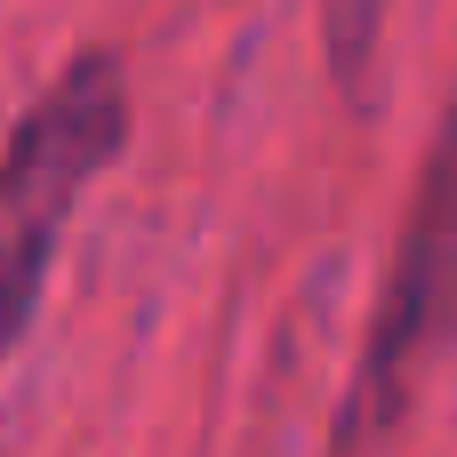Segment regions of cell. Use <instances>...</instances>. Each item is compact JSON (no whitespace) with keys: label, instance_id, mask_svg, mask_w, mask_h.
<instances>
[{"label":"cell","instance_id":"cell-1","mask_svg":"<svg viewBox=\"0 0 457 457\" xmlns=\"http://www.w3.org/2000/svg\"><path fill=\"white\" fill-rule=\"evenodd\" d=\"M120 145H129V80L104 48H80L8 129L0 145V370L40 313L72 209L120 161Z\"/></svg>","mask_w":457,"mask_h":457},{"label":"cell","instance_id":"cell-2","mask_svg":"<svg viewBox=\"0 0 457 457\" xmlns=\"http://www.w3.org/2000/svg\"><path fill=\"white\" fill-rule=\"evenodd\" d=\"M457 345V88L442 104V129L418 161L410 209H402V241L386 265V289L370 305L361 329V361L337 410L329 457H378L386 434L410 418L418 386L434 378V361Z\"/></svg>","mask_w":457,"mask_h":457},{"label":"cell","instance_id":"cell-3","mask_svg":"<svg viewBox=\"0 0 457 457\" xmlns=\"http://www.w3.org/2000/svg\"><path fill=\"white\" fill-rule=\"evenodd\" d=\"M386 8L394 0H321V40H329V72L337 88H361L386 40Z\"/></svg>","mask_w":457,"mask_h":457}]
</instances>
